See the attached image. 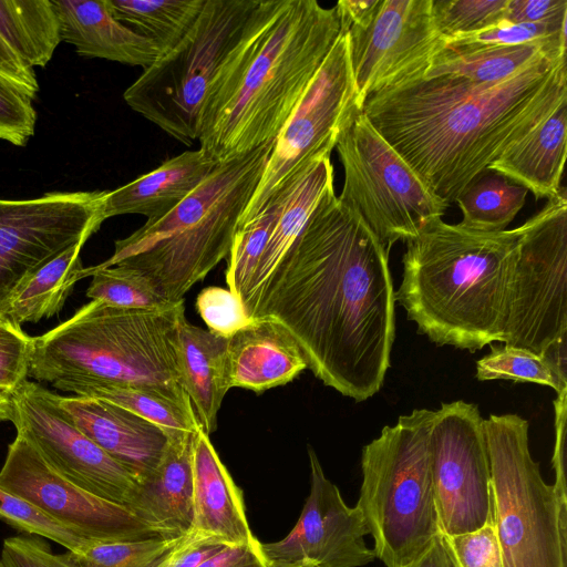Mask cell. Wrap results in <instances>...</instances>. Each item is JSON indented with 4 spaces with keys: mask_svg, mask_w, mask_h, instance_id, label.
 <instances>
[{
    "mask_svg": "<svg viewBox=\"0 0 567 567\" xmlns=\"http://www.w3.org/2000/svg\"><path fill=\"white\" fill-rule=\"evenodd\" d=\"M389 254L332 189L271 277L245 302L246 315L282 324L319 380L365 401L383 385L395 337Z\"/></svg>",
    "mask_w": 567,
    "mask_h": 567,
    "instance_id": "1",
    "label": "cell"
},
{
    "mask_svg": "<svg viewBox=\"0 0 567 567\" xmlns=\"http://www.w3.org/2000/svg\"><path fill=\"white\" fill-rule=\"evenodd\" d=\"M565 102L566 55H553L496 83L419 78L368 96L362 112L450 205Z\"/></svg>",
    "mask_w": 567,
    "mask_h": 567,
    "instance_id": "2",
    "label": "cell"
},
{
    "mask_svg": "<svg viewBox=\"0 0 567 567\" xmlns=\"http://www.w3.org/2000/svg\"><path fill=\"white\" fill-rule=\"evenodd\" d=\"M340 29L336 6L260 0L250 30L206 94L198 116L199 148L220 163L274 143Z\"/></svg>",
    "mask_w": 567,
    "mask_h": 567,
    "instance_id": "3",
    "label": "cell"
},
{
    "mask_svg": "<svg viewBox=\"0 0 567 567\" xmlns=\"http://www.w3.org/2000/svg\"><path fill=\"white\" fill-rule=\"evenodd\" d=\"M519 235L437 218L409 240L394 296L417 332L472 352L503 342Z\"/></svg>",
    "mask_w": 567,
    "mask_h": 567,
    "instance_id": "4",
    "label": "cell"
},
{
    "mask_svg": "<svg viewBox=\"0 0 567 567\" xmlns=\"http://www.w3.org/2000/svg\"><path fill=\"white\" fill-rule=\"evenodd\" d=\"M184 300L153 310L91 300L31 339L29 375L74 393L95 384L148 388L192 405L181 382L178 334Z\"/></svg>",
    "mask_w": 567,
    "mask_h": 567,
    "instance_id": "5",
    "label": "cell"
},
{
    "mask_svg": "<svg viewBox=\"0 0 567 567\" xmlns=\"http://www.w3.org/2000/svg\"><path fill=\"white\" fill-rule=\"evenodd\" d=\"M271 146L268 143L218 163L173 210L116 240L112 256L95 266L130 268L167 301L184 300L195 284L229 256Z\"/></svg>",
    "mask_w": 567,
    "mask_h": 567,
    "instance_id": "6",
    "label": "cell"
},
{
    "mask_svg": "<svg viewBox=\"0 0 567 567\" xmlns=\"http://www.w3.org/2000/svg\"><path fill=\"white\" fill-rule=\"evenodd\" d=\"M434 411L415 409L362 449L355 505L386 567H405L440 533L431 473Z\"/></svg>",
    "mask_w": 567,
    "mask_h": 567,
    "instance_id": "7",
    "label": "cell"
},
{
    "mask_svg": "<svg viewBox=\"0 0 567 567\" xmlns=\"http://www.w3.org/2000/svg\"><path fill=\"white\" fill-rule=\"evenodd\" d=\"M491 514L504 567H567V497L547 484L517 414L484 419Z\"/></svg>",
    "mask_w": 567,
    "mask_h": 567,
    "instance_id": "8",
    "label": "cell"
},
{
    "mask_svg": "<svg viewBox=\"0 0 567 567\" xmlns=\"http://www.w3.org/2000/svg\"><path fill=\"white\" fill-rule=\"evenodd\" d=\"M260 0H206L185 39L163 54L123 94L126 104L190 146L217 74L250 30Z\"/></svg>",
    "mask_w": 567,
    "mask_h": 567,
    "instance_id": "9",
    "label": "cell"
},
{
    "mask_svg": "<svg viewBox=\"0 0 567 567\" xmlns=\"http://www.w3.org/2000/svg\"><path fill=\"white\" fill-rule=\"evenodd\" d=\"M337 152L343 167L339 202L355 212L384 248L408 243L449 205L377 132L361 111L342 128Z\"/></svg>",
    "mask_w": 567,
    "mask_h": 567,
    "instance_id": "10",
    "label": "cell"
},
{
    "mask_svg": "<svg viewBox=\"0 0 567 567\" xmlns=\"http://www.w3.org/2000/svg\"><path fill=\"white\" fill-rule=\"evenodd\" d=\"M519 229L503 342L543 355L567 336L565 187Z\"/></svg>",
    "mask_w": 567,
    "mask_h": 567,
    "instance_id": "11",
    "label": "cell"
},
{
    "mask_svg": "<svg viewBox=\"0 0 567 567\" xmlns=\"http://www.w3.org/2000/svg\"><path fill=\"white\" fill-rule=\"evenodd\" d=\"M361 111L351 66L349 33L341 25L332 49L275 138L238 227L256 216L306 165L330 155L342 128Z\"/></svg>",
    "mask_w": 567,
    "mask_h": 567,
    "instance_id": "12",
    "label": "cell"
},
{
    "mask_svg": "<svg viewBox=\"0 0 567 567\" xmlns=\"http://www.w3.org/2000/svg\"><path fill=\"white\" fill-rule=\"evenodd\" d=\"M105 190L48 193L0 199V317L25 281L69 246L87 240L104 221Z\"/></svg>",
    "mask_w": 567,
    "mask_h": 567,
    "instance_id": "13",
    "label": "cell"
},
{
    "mask_svg": "<svg viewBox=\"0 0 567 567\" xmlns=\"http://www.w3.org/2000/svg\"><path fill=\"white\" fill-rule=\"evenodd\" d=\"M430 457L440 532L455 535L483 526L491 514L492 491L477 405L458 400L434 411Z\"/></svg>",
    "mask_w": 567,
    "mask_h": 567,
    "instance_id": "14",
    "label": "cell"
},
{
    "mask_svg": "<svg viewBox=\"0 0 567 567\" xmlns=\"http://www.w3.org/2000/svg\"><path fill=\"white\" fill-rule=\"evenodd\" d=\"M344 28L361 106L374 93L423 78L445 49L432 0H377L363 20Z\"/></svg>",
    "mask_w": 567,
    "mask_h": 567,
    "instance_id": "15",
    "label": "cell"
},
{
    "mask_svg": "<svg viewBox=\"0 0 567 567\" xmlns=\"http://www.w3.org/2000/svg\"><path fill=\"white\" fill-rule=\"evenodd\" d=\"M11 399L17 433L52 468L86 492L128 509L137 480L78 427L58 394L25 380L11 391Z\"/></svg>",
    "mask_w": 567,
    "mask_h": 567,
    "instance_id": "16",
    "label": "cell"
},
{
    "mask_svg": "<svg viewBox=\"0 0 567 567\" xmlns=\"http://www.w3.org/2000/svg\"><path fill=\"white\" fill-rule=\"evenodd\" d=\"M0 486L89 542L164 537L126 507L95 496L60 475L20 433L8 446Z\"/></svg>",
    "mask_w": 567,
    "mask_h": 567,
    "instance_id": "17",
    "label": "cell"
},
{
    "mask_svg": "<svg viewBox=\"0 0 567 567\" xmlns=\"http://www.w3.org/2000/svg\"><path fill=\"white\" fill-rule=\"evenodd\" d=\"M311 486L301 515L281 540L261 544L267 560L308 563L315 567H361L374 560L358 508L348 506L329 481L316 452L308 449Z\"/></svg>",
    "mask_w": 567,
    "mask_h": 567,
    "instance_id": "18",
    "label": "cell"
},
{
    "mask_svg": "<svg viewBox=\"0 0 567 567\" xmlns=\"http://www.w3.org/2000/svg\"><path fill=\"white\" fill-rule=\"evenodd\" d=\"M58 399L78 427L137 482L159 463L168 436L156 424L107 401L78 395Z\"/></svg>",
    "mask_w": 567,
    "mask_h": 567,
    "instance_id": "19",
    "label": "cell"
},
{
    "mask_svg": "<svg viewBox=\"0 0 567 567\" xmlns=\"http://www.w3.org/2000/svg\"><path fill=\"white\" fill-rule=\"evenodd\" d=\"M305 369L308 363L301 348L276 320L252 319L228 337L229 389L261 393L291 382Z\"/></svg>",
    "mask_w": 567,
    "mask_h": 567,
    "instance_id": "20",
    "label": "cell"
},
{
    "mask_svg": "<svg viewBox=\"0 0 567 567\" xmlns=\"http://www.w3.org/2000/svg\"><path fill=\"white\" fill-rule=\"evenodd\" d=\"M192 532L226 546L254 542L246 517L241 492L200 426L193 440Z\"/></svg>",
    "mask_w": 567,
    "mask_h": 567,
    "instance_id": "21",
    "label": "cell"
},
{
    "mask_svg": "<svg viewBox=\"0 0 567 567\" xmlns=\"http://www.w3.org/2000/svg\"><path fill=\"white\" fill-rule=\"evenodd\" d=\"M195 433L168 437L159 463L150 475L138 482L135 496L128 506L137 518L164 537L188 534L193 527Z\"/></svg>",
    "mask_w": 567,
    "mask_h": 567,
    "instance_id": "22",
    "label": "cell"
},
{
    "mask_svg": "<svg viewBox=\"0 0 567 567\" xmlns=\"http://www.w3.org/2000/svg\"><path fill=\"white\" fill-rule=\"evenodd\" d=\"M60 37L86 58H100L144 70L162 55L157 44L120 22L105 0H51Z\"/></svg>",
    "mask_w": 567,
    "mask_h": 567,
    "instance_id": "23",
    "label": "cell"
},
{
    "mask_svg": "<svg viewBox=\"0 0 567 567\" xmlns=\"http://www.w3.org/2000/svg\"><path fill=\"white\" fill-rule=\"evenodd\" d=\"M51 0H0V76L33 100L35 66H45L61 42Z\"/></svg>",
    "mask_w": 567,
    "mask_h": 567,
    "instance_id": "24",
    "label": "cell"
},
{
    "mask_svg": "<svg viewBox=\"0 0 567 567\" xmlns=\"http://www.w3.org/2000/svg\"><path fill=\"white\" fill-rule=\"evenodd\" d=\"M218 163L200 148L171 157L154 171L106 192L102 206L105 219L126 214L154 221L167 215L195 190Z\"/></svg>",
    "mask_w": 567,
    "mask_h": 567,
    "instance_id": "25",
    "label": "cell"
},
{
    "mask_svg": "<svg viewBox=\"0 0 567 567\" xmlns=\"http://www.w3.org/2000/svg\"><path fill=\"white\" fill-rule=\"evenodd\" d=\"M332 189H334L333 165L330 155L319 157L306 165L279 189L282 194L281 205L244 297L243 306L271 277L321 199Z\"/></svg>",
    "mask_w": 567,
    "mask_h": 567,
    "instance_id": "26",
    "label": "cell"
},
{
    "mask_svg": "<svg viewBox=\"0 0 567 567\" xmlns=\"http://www.w3.org/2000/svg\"><path fill=\"white\" fill-rule=\"evenodd\" d=\"M228 337L189 323L183 318L178 334L181 382L204 431L216 430L226 393Z\"/></svg>",
    "mask_w": 567,
    "mask_h": 567,
    "instance_id": "27",
    "label": "cell"
},
{
    "mask_svg": "<svg viewBox=\"0 0 567 567\" xmlns=\"http://www.w3.org/2000/svg\"><path fill=\"white\" fill-rule=\"evenodd\" d=\"M567 144V102L525 140L491 163L496 172L532 192L536 199L556 196L561 186Z\"/></svg>",
    "mask_w": 567,
    "mask_h": 567,
    "instance_id": "28",
    "label": "cell"
},
{
    "mask_svg": "<svg viewBox=\"0 0 567 567\" xmlns=\"http://www.w3.org/2000/svg\"><path fill=\"white\" fill-rule=\"evenodd\" d=\"M80 240L40 267L13 297L6 317L21 326L55 316L63 308L84 269Z\"/></svg>",
    "mask_w": 567,
    "mask_h": 567,
    "instance_id": "29",
    "label": "cell"
},
{
    "mask_svg": "<svg viewBox=\"0 0 567 567\" xmlns=\"http://www.w3.org/2000/svg\"><path fill=\"white\" fill-rule=\"evenodd\" d=\"M567 44L535 43L486 48L455 53L444 49L430 64L423 78L461 76L476 83L502 82L546 56L566 55Z\"/></svg>",
    "mask_w": 567,
    "mask_h": 567,
    "instance_id": "30",
    "label": "cell"
},
{
    "mask_svg": "<svg viewBox=\"0 0 567 567\" xmlns=\"http://www.w3.org/2000/svg\"><path fill=\"white\" fill-rule=\"evenodd\" d=\"M123 24L153 40L163 54L175 49L196 23L206 0H105Z\"/></svg>",
    "mask_w": 567,
    "mask_h": 567,
    "instance_id": "31",
    "label": "cell"
},
{
    "mask_svg": "<svg viewBox=\"0 0 567 567\" xmlns=\"http://www.w3.org/2000/svg\"><path fill=\"white\" fill-rule=\"evenodd\" d=\"M527 189L493 171L476 177L455 199L462 226L483 231L506 229L525 204Z\"/></svg>",
    "mask_w": 567,
    "mask_h": 567,
    "instance_id": "32",
    "label": "cell"
},
{
    "mask_svg": "<svg viewBox=\"0 0 567 567\" xmlns=\"http://www.w3.org/2000/svg\"><path fill=\"white\" fill-rule=\"evenodd\" d=\"M74 394L107 401L128 410L159 426L168 437L195 433L200 427L192 405L154 389L95 384L82 386Z\"/></svg>",
    "mask_w": 567,
    "mask_h": 567,
    "instance_id": "33",
    "label": "cell"
},
{
    "mask_svg": "<svg viewBox=\"0 0 567 567\" xmlns=\"http://www.w3.org/2000/svg\"><path fill=\"white\" fill-rule=\"evenodd\" d=\"M190 537L192 532L176 537L90 542L79 553H69L83 567H169Z\"/></svg>",
    "mask_w": 567,
    "mask_h": 567,
    "instance_id": "34",
    "label": "cell"
},
{
    "mask_svg": "<svg viewBox=\"0 0 567 567\" xmlns=\"http://www.w3.org/2000/svg\"><path fill=\"white\" fill-rule=\"evenodd\" d=\"M281 198L279 190L256 216L239 226L235 234L225 276L228 289L241 305L278 215Z\"/></svg>",
    "mask_w": 567,
    "mask_h": 567,
    "instance_id": "35",
    "label": "cell"
},
{
    "mask_svg": "<svg viewBox=\"0 0 567 567\" xmlns=\"http://www.w3.org/2000/svg\"><path fill=\"white\" fill-rule=\"evenodd\" d=\"M89 276L92 277V280L86 296L91 300H99L117 308L137 310L161 309L173 305L164 299L144 277L130 268L123 266L84 267L82 278Z\"/></svg>",
    "mask_w": 567,
    "mask_h": 567,
    "instance_id": "36",
    "label": "cell"
},
{
    "mask_svg": "<svg viewBox=\"0 0 567 567\" xmlns=\"http://www.w3.org/2000/svg\"><path fill=\"white\" fill-rule=\"evenodd\" d=\"M480 381L512 380L532 382L554 389L557 394L567 390V378L544 357L512 346L491 347V352L476 362Z\"/></svg>",
    "mask_w": 567,
    "mask_h": 567,
    "instance_id": "37",
    "label": "cell"
},
{
    "mask_svg": "<svg viewBox=\"0 0 567 567\" xmlns=\"http://www.w3.org/2000/svg\"><path fill=\"white\" fill-rule=\"evenodd\" d=\"M567 17L537 23L498 24L467 34L445 38V49L464 53L486 48L516 47L535 43L567 44Z\"/></svg>",
    "mask_w": 567,
    "mask_h": 567,
    "instance_id": "38",
    "label": "cell"
},
{
    "mask_svg": "<svg viewBox=\"0 0 567 567\" xmlns=\"http://www.w3.org/2000/svg\"><path fill=\"white\" fill-rule=\"evenodd\" d=\"M507 0H432L439 32L453 37L477 32L503 21Z\"/></svg>",
    "mask_w": 567,
    "mask_h": 567,
    "instance_id": "39",
    "label": "cell"
},
{
    "mask_svg": "<svg viewBox=\"0 0 567 567\" xmlns=\"http://www.w3.org/2000/svg\"><path fill=\"white\" fill-rule=\"evenodd\" d=\"M0 519L21 532L51 539L71 553H79L90 543L51 519L21 496L1 486Z\"/></svg>",
    "mask_w": 567,
    "mask_h": 567,
    "instance_id": "40",
    "label": "cell"
},
{
    "mask_svg": "<svg viewBox=\"0 0 567 567\" xmlns=\"http://www.w3.org/2000/svg\"><path fill=\"white\" fill-rule=\"evenodd\" d=\"M440 537L451 567H504L492 514L473 532L455 535L440 532Z\"/></svg>",
    "mask_w": 567,
    "mask_h": 567,
    "instance_id": "41",
    "label": "cell"
},
{
    "mask_svg": "<svg viewBox=\"0 0 567 567\" xmlns=\"http://www.w3.org/2000/svg\"><path fill=\"white\" fill-rule=\"evenodd\" d=\"M33 99L20 86L0 76V140L24 146L34 135Z\"/></svg>",
    "mask_w": 567,
    "mask_h": 567,
    "instance_id": "42",
    "label": "cell"
},
{
    "mask_svg": "<svg viewBox=\"0 0 567 567\" xmlns=\"http://www.w3.org/2000/svg\"><path fill=\"white\" fill-rule=\"evenodd\" d=\"M196 309L207 329L224 337L231 336L250 321L244 306L228 288H204L197 296Z\"/></svg>",
    "mask_w": 567,
    "mask_h": 567,
    "instance_id": "43",
    "label": "cell"
},
{
    "mask_svg": "<svg viewBox=\"0 0 567 567\" xmlns=\"http://www.w3.org/2000/svg\"><path fill=\"white\" fill-rule=\"evenodd\" d=\"M31 339L7 317H0V388L13 390L27 380Z\"/></svg>",
    "mask_w": 567,
    "mask_h": 567,
    "instance_id": "44",
    "label": "cell"
},
{
    "mask_svg": "<svg viewBox=\"0 0 567 567\" xmlns=\"http://www.w3.org/2000/svg\"><path fill=\"white\" fill-rule=\"evenodd\" d=\"M0 559L6 567H83L69 551L54 554L47 543L24 536L6 538Z\"/></svg>",
    "mask_w": 567,
    "mask_h": 567,
    "instance_id": "45",
    "label": "cell"
},
{
    "mask_svg": "<svg viewBox=\"0 0 567 567\" xmlns=\"http://www.w3.org/2000/svg\"><path fill=\"white\" fill-rule=\"evenodd\" d=\"M567 17V0H507L503 21L537 23Z\"/></svg>",
    "mask_w": 567,
    "mask_h": 567,
    "instance_id": "46",
    "label": "cell"
},
{
    "mask_svg": "<svg viewBox=\"0 0 567 567\" xmlns=\"http://www.w3.org/2000/svg\"><path fill=\"white\" fill-rule=\"evenodd\" d=\"M554 409L555 444L551 464L555 471V482L553 485L561 496L567 497L565 472L567 390L557 394V399L554 401Z\"/></svg>",
    "mask_w": 567,
    "mask_h": 567,
    "instance_id": "47",
    "label": "cell"
},
{
    "mask_svg": "<svg viewBox=\"0 0 567 567\" xmlns=\"http://www.w3.org/2000/svg\"><path fill=\"white\" fill-rule=\"evenodd\" d=\"M267 559L257 538L245 545L225 546L199 567H266Z\"/></svg>",
    "mask_w": 567,
    "mask_h": 567,
    "instance_id": "48",
    "label": "cell"
},
{
    "mask_svg": "<svg viewBox=\"0 0 567 567\" xmlns=\"http://www.w3.org/2000/svg\"><path fill=\"white\" fill-rule=\"evenodd\" d=\"M225 546L210 538L199 537L192 532L190 539L176 555L169 567H199Z\"/></svg>",
    "mask_w": 567,
    "mask_h": 567,
    "instance_id": "49",
    "label": "cell"
},
{
    "mask_svg": "<svg viewBox=\"0 0 567 567\" xmlns=\"http://www.w3.org/2000/svg\"><path fill=\"white\" fill-rule=\"evenodd\" d=\"M405 567H451L440 533L430 546Z\"/></svg>",
    "mask_w": 567,
    "mask_h": 567,
    "instance_id": "50",
    "label": "cell"
},
{
    "mask_svg": "<svg viewBox=\"0 0 567 567\" xmlns=\"http://www.w3.org/2000/svg\"><path fill=\"white\" fill-rule=\"evenodd\" d=\"M12 412L11 390L0 388V421H11Z\"/></svg>",
    "mask_w": 567,
    "mask_h": 567,
    "instance_id": "51",
    "label": "cell"
},
{
    "mask_svg": "<svg viewBox=\"0 0 567 567\" xmlns=\"http://www.w3.org/2000/svg\"><path fill=\"white\" fill-rule=\"evenodd\" d=\"M266 567H315L308 563H282V561H271L267 560Z\"/></svg>",
    "mask_w": 567,
    "mask_h": 567,
    "instance_id": "52",
    "label": "cell"
},
{
    "mask_svg": "<svg viewBox=\"0 0 567 567\" xmlns=\"http://www.w3.org/2000/svg\"><path fill=\"white\" fill-rule=\"evenodd\" d=\"M0 567H6L1 559H0Z\"/></svg>",
    "mask_w": 567,
    "mask_h": 567,
    "instance_id": "53",
    "label": "cell"
},
{
    "mask_svg": "<svg viewBox=\"0 0 567 567\" xmlns=\"http://www.w3.org/2000/svg\"><path fill=\"white\" fill-rule=\"evenodd\" d=\"M2 317V316H1Z\"/></svg>",
    "mask_w": 567,
    "mask_h": 567,
    "instance_id": "54",
    "label": "cell"
}]
</instances>
